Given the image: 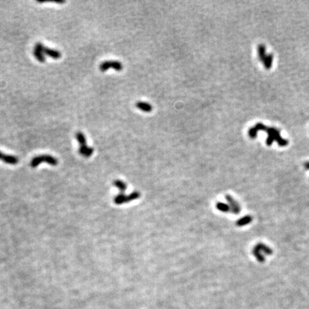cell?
<instances>
[{
	"label": "cell",
	"instance_id": "1",
	"mask_svg": "<svg viewBox=\"0 0 309 309\" xmlns=\"http://www.w3.org/2000/svg\"><path fill=\"white\" fill-rule=\"evenodd\" d=\"M264 131L268 133V138L266 140L267 145L271 146L273 141L276 140L278 142V145L281 147H284L288 144V140L282 138L280 131L278 129L273 127H266Z\"/></svg>",
	"mask_w": 309,
	"mask_h": 309
},
{
	"label": "cell",
	"instance_id": "14",
	"mask_svg": "<svg viewBox=\"0 0 309 309\" xmlns=\"http://www.w3.org/2000/svg\"><path fill=\"white\" fill-rule=\"evenodd\" d=\"M253 220V218L249 215L245 216L243 218L240 219V220H238L237 222V225L238 226H243L245 225L249 224V223Z\"/></svg>",
	"mask_w": 309,
	"mask_h": 309
},
{
	"label": "cell",
	"instance_id": "12",
	"mask_svg": "<svg viewBox=\"0 0 309 309\" xmlns=\"http://www.w3.org/2000/svg\"><path fill=\"white\" fill-rule=\"evenodd\" d=\"M273 55L272 54H269L266 55V58H265L263 64L264 66L266 67V69L270 70L272 67V63H273Z\"/></svg>",
	"mask_w": 309,
	"mask_h": 309
},
{
	"label": "cell",
	"instance_id": "16",
	"mask_svg": "<svg viewBox=\"0 0 309 309\" xmlns=\"http://www.w3.org/2000/svg\"><path fill=\"white\" fill-rule=\"evenodd\" d=\"M114 186H115L117 188L120 190L121 192H123V193L125 191L126 188H127V185H126L124 182L119 181V180L114 182Z\"/></svg>",
	"mask_w": 309,
	"mask_h": 309
},
{
	"label": "cell",
	"instance_id": "15",
	"mask_svg": "<svg viewBox=\"0 0 309 309\" xmlns=\"http://www.w3.org/2000/svg\"><path fill=\"white\" fill-rule=\"evenodd\" d=\"M216 207L219 210L222 211V212L224 213H228L229 211H230V206L227 205V204L223 203H218L216 205Z\"/></svg>",
	"mask_w": 309,
	"mask_h": 309
},
{
	"label": "cell",
	"instance_id": "19",
	"mask_svg": "<svg viewBox=\"0 0 309 309\" xmlns=\"http://www.w3.org/2000/svg\"><path fill=\"white\" fill-rule=\"evenodd\" d=\"M304 167H305L306 169H309V162H306V163L304 164Z\"/></svg>",
	"mask_w": 309,
	"mask_h": 309
},
{
	"label": "cell",
	"instance_id": "3",
	"mask_svg": "<svg viewBox=\"0 0 309 309\" xmlns=\"http://www.w3.org/2000/svg\"><path fill=\"white\" fill-rule=\"evenodd\" d=\"M42 162H47L51 165H57L58 164V160L55 157L49 155H43L34 157L31 161V166L32 167H37Z\"/></svg>",
	"mask_w": 309,
	"mask_h": 309
},
{
	"label": "cell",
	"instance_id": "17",
	"mask_svg": "<svg viewBox=\"0 0 309 309\" xmlns=\"http://www.w3.org/2000/svg\"><path fill=\"white\" fill-rule=\"evenodd\" d=\"M249 135L250 138H252V139H255V138L257 137L258 131L255 130L254 127L250 128L249 130Z\"/></svg>",
	"mask_w": 309,
	"mask_h": 309
},
{
	"label": "cell",
	"instance_id": "4",
	"mask_svg": "<svg viewBox=\"0 0 309 309\" xmlns=\"http://www.w3.org/2000/svg\"><path fill=\"white\" fill-rule=\"evenodd\" d=\"M140 196V195L139 193H138V192H134L133 193H130L129 196H125V195L121 193L118 195V196L114 198V202H115L117 205H120V204L128 203V202L136 200V199L139 198Z\"/></svg>",
	"mask_w": 309,
	"mask_h": 309
},
{
	"label": "cell",
	"instance_id": "2",
	"mask_svg": "<svg viewBox=\"0 0 309 309\" xmlns=\"http://www.w3.org/2000/svg\"><path fill=\"white\" fill-rule=\"evenodd\" d=\"M76 138L80 144L79 153L85 157H89L93 154L94 149L87 146V140L84 134L79 132L76 134Z\"/></svg>",
	"mask_w": 309,
	"mask_h": 309
},
{
	"label": "cell",
	"instance_id": "9",
	"mask_svg": "<svg viewBox=\"0 0 309 309\" xmlns=\"http://www.w3.org/2000/svg\"><path fill=\"white\" fill-rule=\"evenodd\" d=\"M43 53L45 54L46 55L49 56V57L53 58V59L57 60L60 59L61 57V53L60 52L57 50H53V49H50L48 47H44L43 49Z\"/></svg>",
	"mask_w": 309,
	"mask_h": 309
},
{
	"label": "cell",
	"instance_id": "5",
	"mask_svg": "<svg viewBox=\"0 0 309 309\" xmlns=\"http://www.w3.org/2000/svg\"><path fill=\"white\" fill-rule=\"evenodd\" d=\"M109 68H113L116 71H121L123 66V64L118 61H105L102 63L99 66V69L102 72H105Z\"/></svg>",
	"mask_w": 309,
	"mask_h": 309
},
{
	"label": "cell",
	"instance_id": "13",
	"mask_svg": "<svg viewBox=\"0 0 309 309\" xmlns=\"http://www.w3.org/2000/svg\"><path fill=\"white\" fill-rule=\"evenodd\" d=\"M254 249L258 250H259V251H261V252L263 251V253H265L267 254V255L272 254V250L270 249V248L266 246V245L261 244V243L257 245L254 248Z\"/></svg>",
	"mask_w": 309,
	"mask_h": 309
},
{
	"label": "cell",
	"instance_id": "6",
	"mask_svg": "<svg viewBox=\"0 0 309 309\" xmlns=\"http://www.w3.org/2000/svg\"><path fill=\"white\" fill-rule=\"evenodd\" d=\"M44 47H45V46L42 43H36L35 49H34V56L40 62H44L45 61V57L43 53Z\"/></svg>",
	"mask_w": 309,
	"mask_h": 309
},
{
	"label": "cell",
	"instance_id": "18",
	"mask_svg": "<svg viewBox=\"0 0 309 309\" xmlns=\"http://www.w3.org/2000/svg\"><path fill=\"white\" fill-rule=\"evenodd\" d=\"M39 3H45V2H54V3H57V4H64L65 3V1H63V0H60V1H37Z\"/></svg>",
	"mask_w": 309,
	"mask_h": 309
},
{
	"label": "cell",
	"instance_id": "7",
	"mask_svg": "<svg viewBox=\"0 0 309 309\" xmlns=\"http://www.w3.org/2000/svg\"><path fill=\"white\" fill-rule=\"evenodd\" d=\"M0 160H2V161H4L7 164H10V165H15L17 163H18L19 162L17 157L13 156V155H5L4 154V153H2V152H0Z\"/></svg>",
	"mask_w": 309,
	"mask_h": 309
},
{
	"label": "cell",
	"instance_id": "11",
	"mask_svg": "<svg viewBox=\"0 0 309 309\" xmlns=\"http://www.w3.org/2000/svg\"><path fill=\"white\" fill-rule=\"evenodd\" d=\"M258 57H259V59H260V60H261L263 63L265 58H266V47H265V45H262V44H261V45H259L258 47Z\"/></svg>",
	"mask_w": 309,
	"mask_h": 309
},
{
	"label": "cell",
	"instance_id": "10",
	"mask_svg": "<svg viewBox=\"0 0 309 309\" xmlns=\"http://www.w3.org/2000/svg\"><path fill=\"white\" fill-rule=\"evenodd\" d=\"M136 107L138 109H140V110L146 112V113H150L152 109V107L151 104L145 103V102H138V103H136Z\"/></svg>",
	"mask_w": 309,
	"mask_h": 309
},
{
	"label": "cell",
	"instance_id": "8",
	"mask_svg": "<svg viewBox=\"0 0 309 309\" xmlns=\"http://www.w3.org/2000/svg\"><path fill=\"white\" fill-rule=\"evenodd\" d=\"M226 199H227L228 202L229 203V206L230 208L231 213L235 214L239 213L240 211V207L239 205H238L237 202L233 200L230 196H226Z\"/></svg>",
	"mask_w": 309,
	"mask_h": 309
}]
</instances>
